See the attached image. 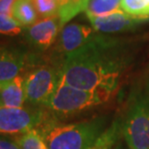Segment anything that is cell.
Masks as SVG:
<instances>
[{
	"label": "cell",
	"instance_id": "1",
	"mask_svg": "<svg viewBox=\"0 0 149 149\" xmlns=\"http://www.w3.org/2000/svg\"><path fill=\"white\" fill-rule=\"evenodd\" d=\"M127 65L128 54L123 42L95 34L85 46L65 56L61 78L72 87L113 94Z\"/></svg>",
	"mask_w": 149,
	"mask_h": 149
},
{
	"label": "cell",
	"instance_id": "2",
	"mask_svg": "<svg viewBox=\"0 0 149 149\" xmlns=\"http://www.w3.org/2000/svg\"><path fill=\"white\" fill-rule=\"evenodd\" d=\"M104 126V118L62 124L47 115L36 130L48 149H88L105 131Z\"/></svg>",
	"mask_w": 149,
	"mask_h": 149
},
{
	"label": "cell",
	"instance_id": "3",
	"mask_svg": "<svg viewBox=\"0 0 149 149\" xmlns=\"http://www.w3.org/2000/svg\"><path fill=\"white\" fill-rule=\"evenodd\" d=\"M111 95L106 91L83 90L72 87L61 78L58 87L45 107L59 115H72L104 104Z\"/></svg>",
	"mask_w": 149,
	"mask_h": 149
},
{
	"label": "cell",
	"instance_id": "4",
	"mask_svg": "<svg viewBox=\"0 0 149 149\" xmlns=\"http://www.w3.org/2000/svg\"><path fill=\"white\" fill-rule=\"evenodd\" d=\"M122 134L130 149H149V101L135 98L122 123Z\"/></svg>",
	"mask_w": 149,
	"mask_h": 149
},
{
	"label": "cell",
	"instance_id": "5",
	"mask_svg": "<svg viewBox=\"0 0 149 149\" xmlns=\"http://www.w3.org/2000/svg\"><path fill=\"white\" fill-rule=\"evenodd\" d=\"M61 68L42 65L25 78V99L34 107H45L61 81Z\"/></svg>",
	"mask_w": 149,
	"mask_h": 149
},
{
	"label": "cell",
	"instance_id": "6",
	"mask_svg": "<svg viewBox=\"0 0 149 149\" xmlns=\"http://www.w3.org/2000/svg\"><path fill=\"white\" fill-rule=\"evenodd\" d=\"M48 115L40 107L0 106V135L18 136L37 129Z\"/></svg>",
	"mask_w": 149,
	"mask_h": 149
},
{
	"label": "cell",
	"instance_id": "7",
	"mask_svg": "<svg viewBox=\"0 0 149 149\" xmlns=\"http://www.w3.org/2000/svg\"><path fill=\"white\" fill-rule=\"evenodd\" d=\"M64 25L59 16L38 20L29 27L24 28V36L27 43L38 50H46L58 39Z\"/></svg>",
	"mask_w": 149,
	"mask_h": 149
},
{
	"label": "cell",
	"instance_id": "8",
	"mask_svg": "<svg viewBox=\"0 0 149 149\" xmlns=\"http://www.w3.org/2000/svg\"><path fill=\"white\" fill-rule=\"evenodd\" d=\"M88 18L91 27L96 32L103 34L120 33L134 30L149 20V18L132 17L122 10L102 17H88Z\"/></svg>",
	"mask_w": 149,
	"mask_h": 149
},
{
	"label": "cell",
	"instance_id": "9",
	"mask_svg": "<svg viewBox=\"0 0 149 149\" xmlns=\"http://www.w3.org/2000/svg\"><path fill=\"white\" fill-rule=\"evenodd\" d=\"M91 26L71 23L62 28L58 37V50L65 56L85 46L95 33Z\"/></svg>",
	"mask_w": 149,
	"mask_h": 149
},
{
	"label": "cell",
	"instance_id": "10",
	"mask_svg": "<svg viewBox=\"0 0 149 149\" xmlns=\"http://www.w3.org/2000/svg\"><path fill=\"white\" fill-rule=\"evenodd\" d=\"M26 63V55L20 49L0 46V85L19 76Z\"/></svg>",
	"mask_w": 149,
	"mask_h": 149
},
{
	"label": "cell",
	"instance_id": "11",
	"mask_svg": "<svg viewBox=\"0 0 149 149\" xmlns=\"http://www.w3.org/2000/svg\"><path fill=\"white\" fill-rule=\"evenodd\" d=\"M25 78L17 76L14 80L0 85V106L23 107L25 99Z\"/></svg>",
	"mask_w": 149,
	"mask_h": 149
},
{
	"label": "cell",
	"instance_id": "12",
	"mask_svg": "<svg viewBox=\"0 0 149 149\" xmlns=\"http://www.w3.org/2000/svg\"><path fill=\"white\" fill-rule=\"evenodd\" d=\"M12 17L24 28L38 21V14L32 0H17L12 11Z\"/></svg>",
	"mask_w": 149,
	"mask_h": 149
},
{
	"label": "cell",
	"instance_id": "13",
	"mask_svg": "<svg viewBox=\"0 0 149 149\" xmlns=\"http://www.w3.org/2000/svg\"><path fill=\"white\" fill-rule=\"evenodd\" d=\"M121 0H88L85 12L88 17H102L121 10Z\"/></svg>",
	"mask_w": 149,
	"mask_h": 149
},
{
	"label": "cell",
	"instance_id": "14",
	"mask_svg": "<svg viewBox=\"0 0 149 149\" xmlns=\"http://www.w3.org/2000/svg\"><path fill=\"white\" fill-rule=\"evenodd\" d=\"M122 133V123L120 120H115L112 125L105 129L96 141L88 149H112Z\"/></svg>",
	"mask_w": 149,
	"mask_h": 149
},
{
	"label": "cell",
	"instance_id": "15",
	"mask_svg": "<svg viewBox=\"0 0 149 149\" xmlns=\"http://www.w3.org/2000/svg\"><path fill=\"white\" fill-rule=\"evenodd\" d=\"M120 9L132 17L149 18V0H121Z\"/></svg>",
	"mask_w": 149,
	"mask_h": 149
},
{
	"label": "cell",
	"instance_id": "16",
	"mask_svg": "<svg viewBox=\"0 0 149 149\" xmlns=\"http://www.w3.org/2000/svg\"><path fill=\"white\" fill-rule=\"evenodd\" d=\"M17 142L20 149H48L42 137L36 129L19 136L17 138Z\"/></svg>",
	"mask_w": 149,
	"mask_h": 149
},
{
	"label": "cell",
	"instance_id": "17",
	"mask_svg": "<svg viewBox=\"0 0 149 149\" xmlns=\"http://www.w3.org/2000/svg\"><path fill=\"white\" fill-rule=\"evenodd\" d=\"M32 2L40 20L59 16L60 6L57 0H32Z\"/></svg>",
	"mask_w": 149,
	"mask_h": 149
},
{
	"label": "cell",
	"instance_id": "18",
	"mask_svg": "<svg viewBox=\"0 0 149 149\" xmlns=\"http://www.w3.org/2000/svg\"><path fill=\"white\" fill-rule=\"evenodd\" d=\"M24 31V27L20 25L12 16L0 14V35L17 36Z\"/></svg>",
	"mask_w": 149,
	"mask_h": 149
},
{
	"label": "cell",
	"instance_id": "19",
	"mask_svg": "<svg viewBox=\"0 0 149 149\" xmlns=\"http://www.w3.org/2000/svg\"><path fill=\"white\" fill-rule=\"evenodd\" d=\"M17 0H0V14L12 16L14 4Z\"/></svg>",
	"mask_w": 149,
	"mask_h": 149
},
{
	"label": "cell",
	"instance_id": "20",
	"mask_svg": "<svg viewBox=\"0 0 149 149\" xmlns=\"http://www.w3.org/2000/svg\"><path fill=\"white\" fill-rule=\"evenodd\" d=\"M0 149H20L17 141L0 137Z\"/></svg>",
	"mask_w": 149,
	"mask_h": 149
},
{
	"label": "cell",
	"instance_id": "21",
	"mask_svg": "<svg viewBox=\"0 0 149 149\" xmlns=\"http://www.w3.org/2000/svg\"><path fill=\"white\" fill-rule=\"evenodd\" d=\"M144 96L146 97V99L149 101V80H148V81H147L146 88H145V93H144Z\"/></svg>",
	"mask_w": 149,
	"mask_h": 149
},
{
	"label": "cell",
	"instance_id": "22",
	"mask_svg": "<svg viewBox=\"0 0 149 149\" xmlns=\"http://www.w3.org/2000/svg\"><path fill=\"white\" fill-rule=\"evenodd\" d=\"M78 3H80L83 6H85V9H86V6H87V3H88V0H76Z\"/></svg>",
	"mask_w": 149,
	"mask_h": 149
},
{
	"label": "cell",
	"instance_id": "23",
	"mask_svg": "<svg viewBox=\"0 0 149 149\" xmlns=\"http://www.w3.org/2000/svg\"><path fill=\"white\" fill-rule=\"evenodd\" d=\"M116 149H122V148H121V147H116ZM129 149H130V148H129Z\"/></svg>",
	"mask_w": 149,
	"mask_h": 149
}]
</instances>
